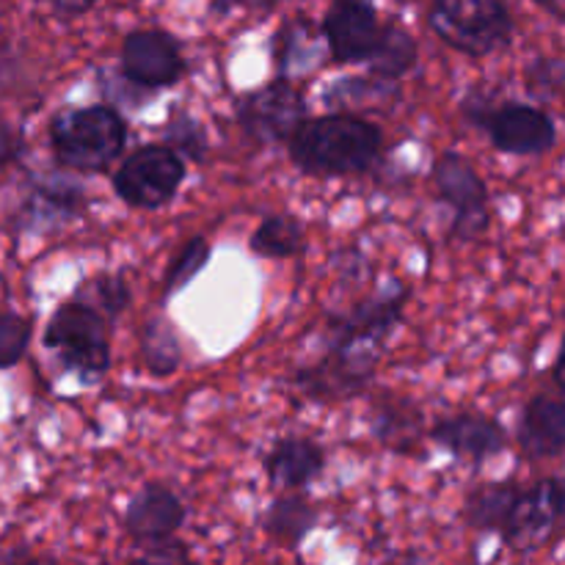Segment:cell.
I'll list each match as a JSON object with an SVG mask.
<instances>
[{"instance_id": "603a6c76", "label": "cell", "mask_w": 565, "mask_h": 565, "mask_svg": "<svg viewBox=\"0 0 565 565\" xmlns=\"http://www.w3.org/2000/svg\"><path fill=\"white\" fill-rule=\"evenodd\" d=\"M303 246V226L292 215H268L252 235V252L259 257H292Z\"/></svg>"}, {"instance_id": "5b68a950", "label": "cell", "mask_w": 565, "mask_h": 565, "mask_svg": "<svg viewBox=\"0 0 565 565\" xmlns=\"http://www.w3.org/2000/svg\"><path fill=\"white\" fill-rule=\"evenodd\" d=\"M182 182H185V163L169 143H147L136 149L114 174V188L121 202L141 210L163 207L174 199Z\"/></svg>"}, {"instance_id": "52a82bcc", "label": "cell", "mask_w": 565, "mask_h": 565, "mask_svg": "<svg viewBox=\"0 0 565 565\" xmlns=\"http://www.w3.org/2000/svg\"><path fill=\"white\" fill-rule=\"evenodd\" d=\"M463 114L472 119L475 127L489 132L494 149L508 154H541L550 152L557 141L555 121L546 110L530 108V105H502L489 108L475 99L463 103Z\"/></svg>"}, {"instance_id": "d6a6232c", "label": "cell", "mask_w": 565, "mask_h": 565, "mask_svg": "<svg viewBox=\"0 0 565 565\" xmlns=\"http://www.w3.org/2000/svg\"><path fill=\"white\" fill-rule=\"evenodd\" d=\"M224 3H243V6H259V9H265V6H274V3H279V0H224Z\"/></svg>"}, {"instance_id": "ac0fdd59", "label": "cell", "mask_w": 565, "mask_h": 565, "mask_svg": "<svg viewBox=\"0 0 565 565\" xmlns=\"http://www.w3.org/2000/svg\"><path fill=\"white\" fill-rule=\"evenodd\" d=\"M318 524V511H315L312 502H307L303 497H281L270 505L268 516H265V530H268L270 539L279 546H292L301 544L309 533Z\"/></svg>"}, {"instance_id": "9a60e30c", "label": "cell", "mask_w": 565, "mask_h": 565, "mask_svg": "<svg viewBox=\"0 0 565 565\" xmlns=\"http://www.w3.org/2000/svg\"><path fill=\"white\" fill-rule=\"evenodd\" d=\"M430 439L450 450L452 456L486 461L505 447V428L483 414H458V417L434 425Z\"/></svg>"}, {"instance_id": "7402d4cb", "label": "cell", "mask_w": 565, "mask_h": 565, "mask_svg": "<svg viewBox=\"0 0 565 565\" xmlns=\"http://www.w3.org/2000/svg\"><path fill=\"white\" fill-rule=\"evenodd\" d=\"M419 425H423V417H419L412 403L390 401L375 412L373 430L392 450H408L412 441L419 436Z\"/></svg>"}, {"instance_id": "f546056e", "label": "cell", "mask_w": 565, "mask_h": 565, "mask_svg": "<svg viewBox=\"0 0 565 565\" xmlns=\"http://www.w3.org/2000/svg\"><path fill=\"white\" fill-rule=\"evenodd\" d=\"M92 3L94 0H50V6H53L61 17L86 14V11L92 9Z\"/></svg>"}, {"instance_id": "83f0119b", "label": "cell", "mask_w": 565, "mask_h": 565, "mask_svg": "<svg viewBox=\"0 0 565 565\" xmlns=\"http://www.w3.org/2000/svg\"><path fill=\"white\" fill-rule=\"evenodd\" d=\"M561 83H563V66L561 61L555 58H541L539 64H535V70L530 72V86H533L535 92L552 94L561 88Z\"/></svg>"}, {"instance_id": "cb8c5ba5", "label": "cell", "mask_w": 565, "mask_h": 565, "mask_svg": "<svg viewBox=\"0 0 565 565\" xmlns=\"http://www.w3.org/2000/svg\"><path fill=\"white\" fill-rule=\"evenodd\" d=\"M207 259H210V243L204 241V237H193L191 243H185V248L177 254L169 274H166V296H174V292L185 290V287L202 274Z\"/></svg>"}, {"instance_id": "7a4b0ae2", "label": "cell", "mask_w": 565, "mask_h": 565, "mask_svg": "<svg viewBox=\"0 0 565 565\" xmlns=\"http://www.w3.org/2000/svg\"><path fill=\"white\" fill-rule=\"evenodd\" d=\"M53 154L64 169L94 174L103 171L125 152L127 125L114 108L92 105V108L66 110L50 125Z\"/></svg>"}, {"instance_id": "277c9868", "label": "cell", "mask_w": 565, "mask_h": 565, "mask_svg": "<svg viewBox=\"0 0 565 565\" xmlns=\"http://www.w3.org/2000/svg\"><path fill=\"white\" fill-rule=\"evenodd\" d=\"M44 345L58 353L64 367L83 375H99L110 364L103 315L83 301H66L64 307L55 309L44 329Z\"/></svg>"}, {"instance_id": "2e32d148", "label": "cell", "mask_w": 565, "mask_h": 565, "mask_svg": "<svg viewBox=\"0 0 565 565\" xmlns=\"http://www.w3.org/2000/svg\"><path fill=\"white\" fill-rule=\"evenodd\" d=\"M519 445L530 458H561L565 450V406L561 397L539 395L524 406Z\"/></svg>"}, {"instance_id": "ba28073f", "label": "cell", "mask_w": 565, "mask_h": 565, "mask_svg": "<svg viewBox=\"0 0 565 565\" xmlns=\"http://www.w3.org/2000/svg\"><path fill=\"white\" fill-rule=\"evenodd\" d=\"M565 508V489L561 478H544L533 489L519 491L508 522L502 524V539L519 555H533L544 550L552 535L561 530Z\"/></svg>"}, {"instance_id": "6da1fadb", "label": "cell", "mask_w": 565, "mask_h": 565, "mask_svg": "<svg viewBox=\"0 0 565 565\" xmlns=\"http://www.w3.org/2000/svg\"><path fill=\"white\" fill-rule=\"evenodd\" d=\"M384 136L367 119L329 114L303 119L290 136V158L307 174H364L379 160Z\"/></svg>"}, {"instance_id": "44dd1931", "label": "cell", "mask_w": 565, "mask_h": 565, "mask_svg": "<svg viewBox=\"0 0 565 565\" xmlns=\"http://www.w3.org/2000/svg\"><path fill=\"white\" fill-rule=\"evenodd\" d=\"M143 362H147L149 373L154 375H169L180 367L182 362V345L177 337L174 326L166 318H152L143 326V340H141Z\"/></svg>"}, {"instance_id": "d6986e66", "label": "cell", "mask_w": 565, "mask_h": 565, "mask_svg": "<svg viewBox=\"0 0 565 565\" xmlns=\"http://www.w3.org/2000/svg\"><path fill=\"white\" fill-rule=\"evenodd\" d=\"M516 483H489L472 491L467 500V522L483 533H500L519 497Z\"/></svg>"}, {"instance_id": "5bb4252c", "label": "cell", "mask_w": 565, "mask_h": 565, "mask_svg": "<svg viewBox=\"0 0 565 565\" xmlns=\"http://www.w3.org/2000/svg\"><path fill=\"white\" fill-rule=\"evenodd\" d=\"M185 522V508L180 497L160 483H149L130 500L125 513V527L141 546L171 539Z\"/></svg>"}, {"instance_id": "4fadbf2b", "label": "cell", "mask_w": 565, "mask_h": 565, "mask_svg": "<svg viewBox=\"0 0 565 565\" xmlns=\"http://www.w3.org/2000/svg\"><path fill=\"white\" fill-rule=\"evenodd\" d=\"M373 373L375 359L326 351L320 362L298 370L296 386L312 401H337V397L359 395L370 384Z\"/></svg>"}, {"instance_id": "8992f818", "label": "cell", "mask_w": 565, "mask_h": 565, "mask_svg": "<svg viewBox=\"0 0 565 565\" xmlns=\"http://www.w3.org/2000/svg\"><path fill=\"white\" fill-rule=\"evenodd\" d=\"M406 292H390L326 320V351L375 359L403 320Z\"/></svg>"}, {"instance_id": "3957f363", "label": "cell", "mask_w": 565, "mask_h": 565, "mask_svg": "<svg viewBox=\"0 0 565 565\" xmlns=\"http://www.w3.org/2000/svg\"><path fill=\"white\" fill-rule=\"evenodd\" d=\"M430 28L450 47L483 58L511 42L513 20L505 0H436Z\"/></svg>"}, {"instance_id": "f1b7e54d", "label": "cell", "mask_w": 565, "mask_h": 565, "mask_svg": "<svg viewBox=\"0 0 565 565\" xmlns=\"http://www.w3.org/2000/svg\"><path fill=\"white\" fill-rule=\"evenodd\" d=\"M147 561H185L188 552L185 546L177 544V541L163 539V541H154V544H147Z\"/></svg>"}, {"instance_id": "9c48e42d", "label": "cell", "mask_w": 565, "mask_h": 565, "mask_svg": "<svg viewBox=\"0 0 565 565\" xmlns=\"http://www.w3.org/2000/svg\"><path fill=\"white\" fill-rule=\"evenodd\" d=\"M434 180L439 199L456 210L452 235L472 241L489 230V193L478 171L461 154H441L434 166Z\"/></svg>"}, {"instance_id": "d4e9b609", "label": "cell", "mask_w": 565, "mask_h": 565, "mask_svg": "<svg viewBox=\"0 0 565 565\" xmlns=\"http://www.w3.org/2000/svg\"><path fill=\"white\" fill-rule=\"evenodd\" d=\"M81 301L97 309L99 315L105 312L108 318H116L130 303V287L121 276H97V279L83 287Z\"/></svg>"}, {"instance_id": "4dcf8cb0", "label": "cell", "mask_w": 565, "mask_h": 565, "mask_svg": "<svg viewBox=\"0 0 565 565\" xmlns=\"http://www.w3.org/2000/svg\"><path fill=\"white\" fill-rule=\"evenodd\" d=\"M17 152V138L11 132V127L0 119V163H9Z\"/></svg>"}, {"instance_id": "e0dca14e", "label": "cell", "mask_w": 565, "mask_h": 565, "mask_svg": "<svg viewBox=\"0 0 565 565\" xmlns=\"http://www.w3.org/2000/svg\"><path fill=\"white\" fill-rule=\"evenodd\" d=\"M326 467V452L309 439H281L265 458V469L274 486L281 489H301L312 483Z\"/></svg>"}, {"instance_id": "8fae6325", "label": "cell", "mask_w": 565, "mask_h": 565, "mask_svg": "<svg viewBox=\"0 0 565 565\" xmlns=\"http://www.w3.org/2000/svg\"><path fill=\"white\" fill-rule=\"evenodd\" d=\"M185 72L180 44L163 31H132L121 44V75L136 86L163 88Z\"/></svg>"}, {"instance_id": "30bf717a", "label": "cell", "mask_w": 565, "mask_h": 565, "mask_svg": "<svg viewBox=\"0 0 565 565\" xmlns=\"http://www.w3.org/2000/svg\"><path fill=\"white\" fill-rule=\"evenodd\" d=\"M303 94L292 81H274L270 86L248 94L237 108L243 130L259 143L290 141L296 127L303 121Z\"/></svg>"}, {"instance_id": "7c38bea8", "label": "cell", "mask_w": 565, "mask_h": 565, "mask_svg": "<svg viewBox=\"0 0 565 565\" xmlns=\"http://www.w3.org/2000/svg\"><path fill=\"white\" fill-rule=\"evenodd\" d=\"M381 20L370 0H334L323 20L326 42L340 64H362L381 36Z\"/></svg>"}, {"instance_id": "484cf974", "label": "cell", "mask_w": 565, "mask_h": 565, "mask_svg": "<svg viewBox=\"0 0 565 565\" xmlns=\"http://www.w3.org/2000/svg\"><path fill=\"white\" fill-rule=\"evenodd\" d=\"M28 342H31V323L20 315L0 309V370L20 362Z\"/></svg>"}, {"instance_id": "4316f807", "label": "cell", "mask_w": 565, "mask_h": 565, "mask_svg": "<svg viewBox=\"0 0 565 565\" xmlns=\"http://www.w3.org/2000/svg\"><path fill=\"white\" fill-rule=\"evenodd\" d=\"M169 147L180 149V152L191 154L193 160H199L207 149V138H204V130L188 116H177L169 125Z\"/></svg>"}, {"instance_id": "ffe728a7", "label": "cell", "mask_w": 565, "mask_h": 565, "mask_svg": "<svg viewBox=\"0 0 565 565\" xmlns=\"http://www.w3.org/2000/svg\"><path fill=\"white\" fill-rule=\"evenodd\" d=\"M414 61H417V42L401 25L381 28L379 44H375L367 58L370 70L384 77V81H397V77L412 70Z\"/></svg>"}, {"instance_id": "1f68e13d", "label": "cell", "mask_w": 565, "mask_h": 565, "mask_svg": "<svg viewBox=\"0 0 565 565\" xmlns=\"http://www.w3.org/2000/svg\"><path fill=\"white\" fill-rule=\"evenodd\" d=\"M539 6H544L546 11H550L552 17H557V20H563V0H535Z\"/></svg>"}]
</instances>
